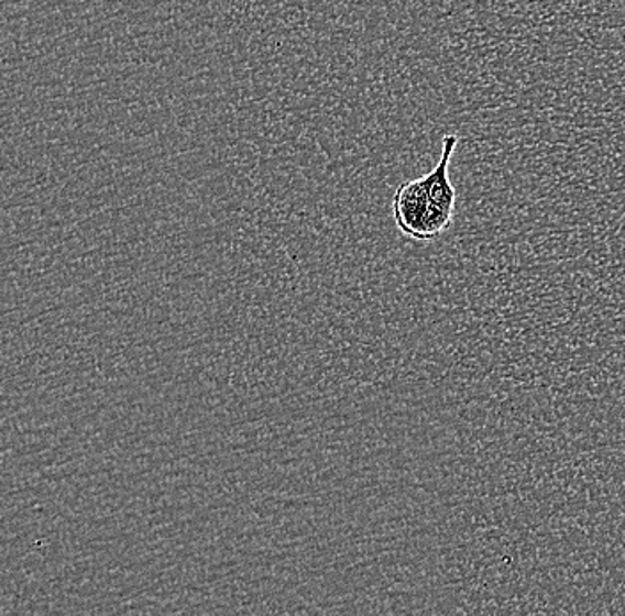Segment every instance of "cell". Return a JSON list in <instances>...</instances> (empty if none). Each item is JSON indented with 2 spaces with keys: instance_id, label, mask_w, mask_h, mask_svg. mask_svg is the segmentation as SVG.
<instances>
[{
  "instance_id": "6da1fadb",
  "label": "cell",
  "mask_w": 625,
  "mask_h": 616,
  "mask_svg": "<svg viewBox=\"0 0 625 616\" xmlns=\"http://www.w3.org/2000/svg\"><path fill=\"white\" fill-rule=\"evenodd\" d=\"M393 213L398 230L414 240H432L450 228L453 216L434 207L424 179H409L396 190Z\"/></svg>"
}]
</instances>
